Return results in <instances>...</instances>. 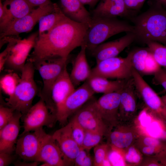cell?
Returning <instances> with one entry per match:
<instances>
[{
    "label": "cell",
    "instance_id": "cell-1",
    "mask_svg": "<svg viewBox=\"0 0 166 166\" xmlns=\"http://www.w3.org/2000/svg\"><path fill=\"white\" fill-rule=\"evenodd\" d=\"M88 26L66 16L48 32L38 35L28 60L33 62L50 59H68L70 53L84 43Z\"/></svg>",
    "mask_w": 166,
    "mask_h": 166
},
{
    "label": "cell",
    "instance_id": "cell-2",
    "mask_svg": "<svg viewBox=\"0 0 166 166\" xmlns=\"http://www.w3.org/2000/svg\"><path fill=\"white\" fill-rule=\"evenodd\" d=\"M156 3L132 18L135 40L147 44L151 42L166 44V10Z\"/></svg>",
    "mask_w": 166,
    "mask_h": 166
},
{
    "label": "cell",
    "instance_id": "cell-3",
    "mask_svg": "<svg viewBox=\"0 0 166 166\" xmlns=\"http://www.w3.org/2000/svg\"><path fill=\"white\" fill-rule=\"evenodd\" d=\"M133 26L117 18L92 17L84 43L91 52L110 37L123 32H133Z\"/></svg>",
    "mask_w": 166,
    "mask_h": 166
},
{
    "label": "cell",
    "instance_id": "cell-4",
    "mask_svg": "<svg viewBox=\"0 0 166 166\" xmlns=\"http://www.w3.org/2000/svg\"><path fill=\"white\" fill-rule=\"evenodd\" d=\"M34 65L29 60L22 69L20 81L13 93L6 99V105L22 115L33 105V100L38 92L34 78Z\"/></svg>",
    "mask_w": 166,
    "mask_h": 166
},
{
    "label": "cell",
    "instance_id": "cell-5",
    "mask_svg": "<svg viewBox=\"0 0 166 166\" xmlns=\"http://www.w3.org/2000/svg\"><path fill=\"white\" fill-rule=\"evenodd\" d=\"M132 69L129 53L125 57H116L97 63L96 65L91 69L90 77L126 80L132 77Z\"/></svg>",
    "mask_w": 166,
    "mask_h": 166
},
{
    "label": "cell",
    "instance_id": "cell-6",
    "mask_svg": "<svg viewBox=\"0 0 166 166\" xmlns=\"http://www.w3.org/2000/svg\"><path fill=\"white\" fill-rule=\"evenodd\" d=\"M67 60L58 58L33 62L42 81L43 87L39 96L45 103L48 99L53 84L66 67Z\"/></svg>",
    "mask_w": 166,
    "mask_h": 166
},
{
    "label": "cell",
    "instance_id": "cell-7",
    "mask_svg": "<svg viewBox=\"0 0 166 166\" xmlns=\"http://www.w3.org/2000/svg\"><path fill=\"white\" fill-rule=\"evenodd\" d=\"M95 93L87 80L67 97L58 109L56 117L60 124L66 125L68 118L92 98Z\"/></svg>",
    "mask_w": 166,
    "mask_h": 166
},
{
    "label": "cell",
    "instance_id": "cell-8",
    "mask_svg": "<svg viewBox=\"0 0 166 166\" xmlns=\"http://www.w3.org/2000/svg\"><path fill=\"white\" fill-rule=\"evenodd\" d=\"M21 119L24 129L22 134L35 131L43 126L51 128L57 121L56 116L50 111L44 101L41 98L22 115Z\"/></svg>",
    "mask_w": 166,
    "mask_h": 166
},
{
    "label": "cell",
    "instance_id": "cell-9",
    "mask_svg": "<svg viewBox=\"0 0 166 166\" xmlns=\"http://www.w3.org/2000/svg\"><path fill=\"white\" fill-rule=\"evenodd\" d=\"M56 3L52 2L34 8L29 14L11 23L0 31V38L9 36H18L31 30L43 16L53 12Z\"/></svg>",
    "mask_w": 166,
    "mask_h": 166
},
{
    "label": "cell",
    "instance_id": "cell-10",
    "mask_svg": "<svg viewBox=\"0 0 166 166\" xmlns=\"http://www.w3.org/2000/svg\"><path fill=\"white\" fill-rule=\"evenodd\" d=\"M38 36V33H34L27 38L22 40L18 36H14L5 67L9 71L21 73L31 50L34 48Z\"/></svg>",
    "mask_w": 166,
    "mask_h": 166
},
{
    "label": "cell",
    "instance_id": "cell-11",
    "mask_svg": "<svg viewBox=\"0 0 166 166\" xmlns=\"http://www.w3.org/2000/svg\"><path fill=\"white\" fill-rule=\"evenodd\" d=\"M132 77L138 94L143 100L148 110L166 120V107L161 98L133 68L132 69Z\"/></svg>",
    "mask_w": 166,
    "mask_h": 166
},
{
    "label": "cell",
    "instance_id": "cell-12",
    "mask_svg": "<svg viewBox=\"0 0 166 166\" xmlns=\"http://www.w3.org/2000/svg\"><path fill=\"white\" fill-rule=\"evenodd\" d=\"M43 128L21 134L15 146V154L22 160L36 161L42 139L46 134Z\"/></svg>",
    "mask_w": 166,
    "mask_h": 166
},
{
    "label": "cell",
    "instance_id": "cell-13",
    "mask_svg": "<svg viewBox=\"0 0 166 166\" xmlns=\"http://www.w3.org/2000/svg\"><path fill=\"white\" fill-rule=\"evenodd\" d=\"M120 90L103 94L96 101L97 108L107 129L108 134L120 122Z\"/></svg>",
    "mask_w": 166,
    "mask_h": 166
},
{
    "label": "cell",
    "instance_id": "cell-14",
    "mask_svg": "<svg viewBox=\"0 0 166 166\" xmlns=\"http://www.w3.org/2000/svg\"><path fill=\"white\" fill-rule=\"evenodd\" d=\"M96 101L93 97L76 112L73 117L85 131L101 132L107 135L108 130L98 111Z\"/></svg>",
    "mask_w": 166,
    "mask_h": 166
},
{
    "label": "cell",
    "instance_id": "cell-15",
    "mask_svg": "<svg viewBox=\"0 0 166 166\" xmlns=\"http://www.w3.org/2000/svg\"><path fill=\"white\" fill-rule=\"evenodd\" d=\"M75 89L66 67L53 84L45 103L50 111L56 116L58 109Z\"/></svg>",
    "mask_w": 166,
    "mask_h": 166
},
{
    "label": "cell",
    "instance_id": "cell-16",
    "mask_svg": "<svg viewBox=\"0 0 166 166\" xmlns=\"http://www.w3.org/2000/svg\"><path fill=\"white\" fill-rule=\"evenodd\" d=\"M135 40L134 33L133 32H127L120 38L99 45L91 53L97 63L106 59L117 57Z\"/></svg>",
    "mask_w": 166,
    "mask_h": 166
},
{
    "label": "cell",
    "instance_id": "cell-17",
    "mask_svg": "<svg viewBox=\"0 0 166 166\" xmlns=\"http://www.w3.org/2000/svg\"><path fill=\"white\" fill-rule=\"evenodd\" d=\"M58 145L67 166L74 165L81 148L73 139L69 123L56 130L52 135Z\"/></svg>",
    "mask_w": 166,
    "mask_h": 166
},
{
    "label": "cell",
    "instance_id": "cell-18",
    "mask_svg": "<svg viewBox=\"0 0 166 166\" xmlns=\"http://www.w3.org/2000/svg\"><path fill=\"white\" fill-rule=\"evenodd\" d=\"M36 161L46 163L50 166H67L57 143L52 135L46 133L42 139Z\"/></svg>",
    "mask_w": 166,
    "mask_h": 166
},
{
    "label": "cell",
    "instance_id": "cell-19",
    "mask_svg": "<svg viewBox=\"0 0 166 166\" xmlns=\"http://www.w3.org/2000/svg\"><path fill=\"white\" fill-rule=\"evenodd\" d=\"M120 92L119 115L120 120H123L133 116L137 109L136 97L138 93L132 77L125 80Z\"/></svg>",
    "mask_w": 166,
    "mask_h": 166
},
{
    "label": "cell",
    "instance_id": "cell-20",
    "mask_svg": "<svg viewBox=\"0 0 166 166\" xmlns=\"http://www.w3.org/2000/svg\"><path fill=\"white\" fill-rule=\"evenodd\" d=\"M22 115L20 112L15 111L8 123L0 130V152L13 153L15 151Z\"/></svg>",
    "mask_w": 166,
    "mask_h": 166
},
{
    "label": "cell",
    "instance_id": "cell-21",
    "mask_svg": "<svg viewBox=\"0 0 166 166\" xmlns=\"http://www.w3.org/2000/svg\"><path fill=\"white\" fill-rule=\"evenodd\" d=\"M131 128L120 124V122L113 127L107 135L110 148L123 153L131 146L136 138V132Z\"/></svg>",
    "mask_w": 166,
    "mask_h": 166
},
{
    "label": "cell",
    "instance_id": "cell-22",
    "mask_svg": "<svg viewBox=\"0 0 166 166\" xmlns=\"http://www.w3.org/2000/svg\"><path fill=\"white\" fill-rule=\"evenodd\" d=\"M124 0H100L91 12L92 17L117 18L128 17L130 11Z\"/></svg>",
    "mask_w": 166,
    "mask_h": 166
},
{
    "label": "cell",
    "instance_id": "cell-23",
    "mask_svg": "<svg viewBox=\"0 0 166 166\" xmlns=\"http://www.w3.org/2000/svg\"><path fill=\"white\" fill-rule=\"evenodd\" d=\"M64 14L76 22L83 23L89 27L92 17L91 14L80 0H60L59 6Z\"/></svg>",
    "mask_w": 166,
    "mask_h": 166
},
{
    "label": "cell",
    "instance_id": "cell-24",
    "mask_svg": "<svg viewBox=\"0 0 166 166\" xmlns=\"http://www.w3.org/2000/svg\"><path fill=\"white\" fill-rule=\"evenodd\" d=\"M80 47V51L73 63L69 74L71 80L75 88L88 80L91 73V69L86 56V46L83 43Z\"/></svg>",
    "mask_w": 166,
    "mask_h": 166
},
{
    "label": "cell",
    "instance_id": "cell-25",
    "mask_svg": "<svg viewBox=\"0 0 166 166\" xmlns=\"http://www.w3.org/2000/svg\"><path fill=\"white\" fill-rule=\"evenodd\" d=\"M3 4L7 14V17L0 31L11 23L26 15L35 8L27 0H5Z\"/></svg>",
    "mask_w": 166,
    "mask_h": 166
},
{
    "label": "cell",
    "instance_id": "cell-26",
    "mask_svg": "<svg viewBox=\"0 0 166 166\" xmlns=\"http://www.w3.org/2000/svg\"><path fill=\"white\" fill-rule=\"evenodd\" d=\"M125 80L110 81L99 76H90L87 81L93 92L104 94L117 91L123 86Z\"/></svg>",
    "mask_w": 166,
    "mask_h": 166
},
{
    "label": "cell",
    "instance_id": "cell-27",
    "mask_svg": "<svg viewBox=\"0 0 166 166\" xmlns=\"http://www.w3.org/2000/svg\"><path fill=\"white\" fill-rule=\"evenodd\" d=\"M65 15L57 3L52 12L42 16L38 21V35L46 33L52 29Z\"/></svg>",
    "mask_w": 166,
    "mask_h": 166
},
{
    "label": "cell",
    "instance_id": "cell-28",
    "mask_svg": "<svg viewBox=\"0 0 166 166\" xmlns=\"http://www.w3.org/2000/svg\"><path fill=\"white\" fill-rule=\"evenodd\" d=\"M20 79L17 73L9 71L0 77V87L1 90L9 97L14 92Z\"/></svg>",
    "mask_w": 166,
    "mask_h": 166
},
{
    "label": "cell",
    "instance_id": "cell-29",
    "mask_svg": "<svg viewBox=\"0 0 166 166\" xmlns=\"http://www.w3.org/2000/svg\"><path fill=\"white\" fill-rule=\"evenodd\" d=\"M149 52L147 48L139 49L130 53L132 68L140 74H144L145 61Z\"/></svg>",
    "mask_w": 166,
    "mask_h": 166
},
{
    "label": "cell",
    "instance_id": "cell-30",
    "mask_svg": "<svg viewBox=\"0 0 166 166\" xmlns=\"http://www.w3.org/2000/svg\"><path fill=\"white\" fill-rule=\"evenodd\" d=\"M146 44L158 63L166 69V46L155 42H148Z\"/></svg>",
    "mask_w": 166,
    "mask_h": 166
},
{
    "label": "cell",
    "instance_id": "cell-31",
    "mask_svg": "<svg viewBox=\"0 0 166 166\" xmlns=\"http://www.w3.org/2000/svg\"><path fill=\"white\" fill-rule=\"evenodd\" d=\"M104 135L101 132L85 131L81 148L89 151L92 148L99 144Z\"/></svg>",
    "mask_w": 166,
    "mask_h": 166
},
{
    "label": "cell",
    "instance_id": "cell-32",
    "mask_svg": "<svg viewBox=\"0 0 166 166\" xmlns=\"http://www.w3.org/2000/svg\"><path fill=\"white\" fill-rule=\"evenodd\" d=\"M69 123L72 136L78 145L81 148L85 131L74 117Z\"/></svg>",
    "mask_w": 166,
    "mask_h": 166
},
{
    "label": "cell",
    "instance_id": "cell-33",
    "mask_svg": "<svg viewBox=\"0 0 166 166\" xmlns=\"http://www.w3.org/2000/svg\"><path fill=\"white\" fill-rule=\"evenodd\" d=\"M109 147L108 144H99L94 147L93 165L102 166L103 161L107 158Z\"/></svg>",
    "mask_w": 166,
    "mask_h": 166
},
{
    "label": "cell",
    "instance_id": "cell-34",
    "mask_svg": "<svg viewBox=\"0 0 166 166\" xmlns=\"http://www.w3.org/2000/svg\"><path fill=\"white\" fill-rule=\"evenodd\" d=\"M128 148L123 155L126 164L127 163L129 164L135 165L140 163L142 160L137 148H135V146H131Z\"/></svg>",
    "mask_w": 166,
    "mask_h": 166
},
{
    "label": "cell",
    "instance_id": "cell-35",
    "mask_svg": "<svg viewBox=\"0 0 166 166\" xmlns=\"http://www.w3.org/2000/svg\"><path fill=\"white\" fill-rule=\"evenodd\" d=\"M15 111L6 105L5 106L2 104L0 105V130L8 123L13 117Z\"/></svg>",
    "mask_w": 166,
    "mask_h": 166
},
{
    "label": "cell",
    "instance_id": "cell-36",
    "mask_svg": "<svg viewBox=\"0 0 166 166\" xmlns=\"http://www.w3.org/2000/svg\"><path fill=\"white\" fill-rule=\"evenodd\" d=\"M89 151L81 148L75 159L74 165L76 166H91L93 161L89 153Z\"/></svg>",
    "mask_w": 166,
    "mask_h": 166
},
{
    "label": "cell",
    "instance_id": "cell-37",
    "mask_svg": "<svg viewBox=\"0 0 166 166\" xmlns=\"http://www.w3.org/2000/svg\"><path fill=\"white\" fill-rule=\"evenodd\" d=\"M110 150H109L107 157L112 166L126 165L123 155L121 152L111 148Z\"/></svg>",
    "mask_w": 166,
    "mask_h": 166
},
{
    "label": "cell",
    "instance_id": "cell-38",
    "mask_svg": "<svg viewBox=\"0 0 166 166\" xmlns=\"http://www.w3.org/2000/svg\"><path fill=\"white\" fill-rule=\"evenodd\" d=\"M161 68L152 54L149 51L145 61L144 74H154Z\"/></svg>",
    "mask_w": 166,
    "mask_h": 166
},
{
    "label": "cell",
    "instance_id": "cell-39",
    "mask_svg": "<svg viewBox=\"0 0 166 166\" xmlns=\"http://www.w3.org/2000/svg\"><path fill=\"white\" fill-rule=\"evenodd\" d=\"M153 75L152 83L162 86L166 91V69L161 68Z\"/></svg>",
    "mask_w": 166,
    "mask_h": 166
},
{
    "label": "cell",
    "instance_id": "cell-40",
    "mask_svg": "<svg viewBox=\"0 0 166 166\" xmlns=\"http://www.w3.org/2000/svg\"><path fill=\"white\" fill-rule=\"evenodd\" d=\"M153 117V114L148 111L147 108L143 110L140 113L138 117V120L141 126L145 128L151 123Z\"/></svg>",
    "mask_w": 166,
    "mask_h": 166
},
{
    "label": "cell",
    "instance_id": "cell-41",
    "mask_svg": "<svg viewBox=\"0 0 166 166\" xmlns=\"http://www.w3.org/2000/svg\"><path fill=\"white\" fill-rule=\"evenodd\" d=\"M18 156L15 154L0 152V166H7L13 163Z\"/></svg>",
    "mask_w": 166,
    "mask_h": 166
},
{
    "label": "cell",
    "instance_id": "cell-42",
    "mask_svg": "<svg viewBox=\"0 0 166 166\" xmlns=\"http://www.w3.org/2000/svg\"><path fill=\"white\" fill-rule=\"evenodd\" d=\"M146 0H124L125 6L130 10H137L143 5Z\"/></svg>",
    "mask_w": 166,
    "mask_h": 166
},
{
    "label": "cell",
    "instance_id": "cell-43",
    "mask_svg": "<svg viewBox=\"0 0 166 166\" xmlns=\"http://www.w3.org/2000/svg\"><path fill=\"white\" fill-rule=\"evenodd\" d=\"M15 166H37L40 164L37 161H27L20 160H16L13 163Z\"/></svg>",
    "mask_w": 166,
    "mask_h": 166
},
{
    "label": "cell",
    "instance_id": "cell-44",
    "mask_svg": "<svg viewBox=\"0 0 166 166\" xmlns=\"http://www.w3.org/2000/svg\"><path fill=\"white\" fill-rule=\"evenodd\" d=\"M34 7H38L51 2V0H27Z\"/></svg>",
    "mask_w": 166,
    "mask_h": 166
},
{
    "label": "cell",
    "instance_id": "cell-45",
    "mask_svg": "<svg viewBox=\"0 0 166 166\" xmlns=\"http://www.w3.org/2000/svg\"><path fill=\"white\" fill-rule=\"evenodd\" d=\"M100 0H80L83 4L88 5L91 8H94Z\"/></svg>",
    "mask_w": 166,
    "mask_h": 166
},
{
    "label": "cell",
    "instance_id": "cell-46",
    "mask_svg": "<svg viewBox=\"0 0 166 166\" xmlns=\"http://www.w3.org/2000/svg\"><path fill=\"white\" fill-rule=\"evenodd\" d=\"M112 166L108 158V157L104 160L102 163V166Z\"/></svg>",
    "mask_w": 166,
    "mask_h": 166
},
{
    "label": "cell",
    "instance_id": "cell-47",
    "mask_svg": "<svg viewBox=\"0 0 166 166\" xmlns=\"http://www.w3.org/2000/svg\"><path fill=\"white\" fill-rule=\"evenodd\" d=\"M156 3L161 5V6H166V0H155Z\"/></svg>",
    "mask_w": 166,
    "mask_h": 166
},
{
    "label": "cell",
    "instance_id": "cell-48",
    "mask_svg": "<svg viewBox=\"0 0 166 166\" xmlns=\"http://www.w3.org/2000/svg\"><path fill=\"white\" fill-rule=\"evenodd\" d=\"M161 98L166 107V94L162 96Z\"/></svg>",
    "mask_w": 166,
    "mask_h": 166
},
{
    "label": "cell",
    "instance_id": "cell-49",
    "mask_svg": "<svg viewBox=\"0 0 166 166\" xmlns=\"http://www.w3.org/2000/svg\"><path fill=\"white\" fill-rule=\"evenodd\" d=\"M161 162L163 164L166 165V159L165 160L162 161Z\"/></svg>",
    "mask_w": 166,
    "mask_h": 166
},
{
    "label": "cell",
    "instance_id": "cell-50",
    "mask_svg": "<svg viewBox=\"0 0 166 166\" xmlns=\"http://www.w3.org/2000/svg\"><path fill=\"white\" fill-rule=\"evenodd\" d=\"M2 0V1L3 0V1H5V0Z\"/></svg>",
    "mask_w": 166,
    "mask_h": 166
}]
</instances>
